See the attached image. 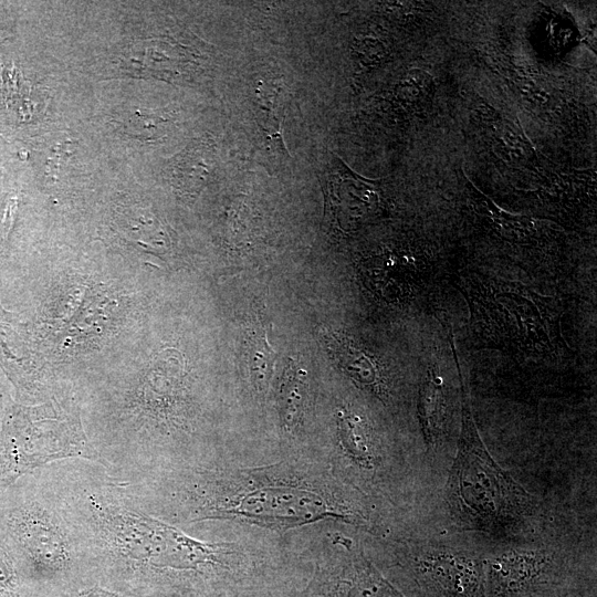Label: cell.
Returning <instances> with one entry per match:
<instances>
[{
  "label": "cell",
  "instance_id": "obj_13",
  "mask_svg": "<svg viewBox=\"0 0 597 597\" xmlns=\"http://www.w3.org/2000/svg\"><path fill=\"white\" fill-rule=\"evenodd\" d=\"M495 136L498 139V146L502 149L504 155L515 161L524 160L530 155V147L526 140L517 129L504 123H498L495 125Z\"/></svg>",
  "mask_w": 597,
  "mask_h": 597
},
{
  "label": "cell",
  "instance_id": "obj_12",
  "mask_svg": "<svg viewBox=\"0 0 597 597\" xmlns=\"http://www.w3.org/2000/svg\"><path fill=\"white\" fill-rule=\"evenodd\" d=\"M208 147L199 144L187 148L179 156L174 167L175 178L180 180V188L200 189L210 174V158L206 156Z\"/></svg>",
  "mask_w": 597,
  "mask_h": 597
},
{
  "label": "cell",
  "instance_id": "obj_11",
  "mask_svg": "<svg viewBox=\"0 0 597 597\" xmlns=\"http://www.w3.org/2000/svg\"><path fill=\"white\" fill-rule=\"evenodd\" d=\"M258 90V108L259 114H256V121L262 129L265 132L266 136L275 142L280 148L285 150L284 144L282 142L281 134V122L283 119L284 94L282 92V86L274 84L271 87H266L265 84L260 83Z\"/></svg>",
  "mask_w": 597,
  "mask_h": 597
},
{
  "label": "cell",
  "instance_id": "obj_7",
  "mask_svg": "<svg viewBox=\"0 0 597 597\" xmlns=\"http://www.w3.org/2000/svg\"><path fill=\"white\" fill-rule=\"evenodd\" d=\"M0 597H54L31 576L1 530Z\"/></svg>",
  "mask_w": 597,
  "mask_h": 597
},
{
  "label": "cell",
  "instance_id": "obj_14",
  "mask_svg": "<svg viewBox=\"0 0 597 597\" xmlns=\"http://www.w3.org/2000/svg\"><path fill=\"white\" fill-rule=\"evenodd\" d=\"M433 80L429 73L421 70H412L404 85L405 96L411 101H422L431 93Z\"/></svg>",
  "mask_w": 597,
  "mask_h": 597
},
{
  "label": "cell",
  "instance_id": "obj_9",
  "mask_svg": "<svg viewBox=\"0 0 597 597\" xmlns=\"http://www.w3.org/2000/svg\"><path fill=\"white\" fill-rule=\"evenodd\" d=\"M337 429L346 454L360 465L371 467L375 452L364 420L354 412L341 410L337 413Z\"/></svg>",
  "mask_w": 597,
  "mask_h": 597
},
{
  "label": "cell",
  "instance_id": "obj_3",
  "mask_svg": "<svg viewBox=\"0 0 597 597\" xmlns=\"http://www.w3.org/2000/svg\"><path fill=\"white\" fill-rule=\"evenodd\" d=\"M451 501L462 519L480 526H504L522 514L528 495L491 458L482 443L463 391L459 451L450 479Z\"/></svg>",
  "mask_w": 597,
  "mask_h": 597
},
{
  "label": "cell",
  "instance_id": "obj_1",
  "mask_svg": "<svg viewBox=\"0 0 597 597\" xmlns=\"http://www.w3.org/2000/svg\"><path fill=\"white\" fill-rule=\"evenodd\" d=\"M43 471L95 583L124 597H213L233 572L234 548L147 513L102 465L71 459Z\"/></svg>",
  "mask_w": 597,
  "mask_h": 597
},
{
  "label": "cell",
  "instance_id": "obj_15",
  "mask_svg": "<svg viewBox=\"0 0 597 597\" xmlns=\"http://www.w3.org/2000/svg\"><path fill=\"white\" fill-rule=\"evenodd\" d=\"M63 597H124L93 580L86 582Z\"/></svg>",
  "mask_w": 597,
  "mask_h": 597
},
{
  "label": "cell",
  "instance_id": "obj_6",
  "mask_svg": "<svg viewBox=\"0 0 597 597\" xmlns=\"http://www.w3.org/2000/svg\"><path fill=\"white\" fill-rule=\"evenodd\" d=\"M325 208L343 228L369 214L378 205L379 195L370 180L350 170L334 157L322 179Z\"/></svg>",
  "mask_w": 597,
  "mask_h": 597
},
{
  "label": "cell",
  "instance_id": "obj_8",
  "mask_svg": "<svg viewBox=\"0 0 597 597\" xmlns=\"http://www.w3.org/2000/svg\"><path fill=\"white\" fill-rule=\"evenodd\" d=\"M307 374L291 360L286 365L279 389L277 405L283 428L296 429L303 419L307 401Z\"/></svg>",
  "mask_w": 597,
  "mask_h": 597
},
{
  "label": "cell",
  "instance_id": "obj_2",
  "mask_svg": "<svg viewBox=\"0 0 597 597\" xmlns=\"http://www.w3.org/2000/svg\"><path fill=\"white\" fill-rule=\"evenodd\" d=\"M0 530L54 597L93 580L80 538L42 468L0 488Z\"/></svg>",
  "mask_w": 597,
  "mask_h": 597
},
{
  "label": "cell",
  "instance_id": "obj_10",
  "mask_svg": "<svg viewBox=\"0 0 597 597\" xmlns=\"http://www.w3.org/2000/svg\"><path fill=\"white\" fill-rule=\"evenodd\" d=\"M419 416L428 443L440 437L446 418V398L441 380L430 373L425 380L419 397Z\"/></svg>",
  "mask_w": 597,
  "mask_h": 597
},
{
  "label": "cell",
  "instance_id": "obj_5",
  "mask_svg": "<svg viewBox=\"0 0 597 597\" xmlns=\"http://www.w3.org/2000/svg\"><path fill=\"white\" fill-rule=\"evenodd\" d=\"M343 549L317 562L313 576L296 597H406L344 536Z\"/></svg>",
  "mask_w": 597,
  "mask_h": 597
},
{
  "label": "cell",
  "instance_id": "obj_16",
  "mask_svg": "<svg viewBox=\"0 0 597 597\" xmlns=\"http://www.w3.org/2000/svg\"><path fill=\"white\" fill-rule=\"evenodd\" d=\"M521 92L531 100L533 103L536 104H546L548 96L546 92L542 91L541 87H537L533 83H524L521 85Z\"/></svg>",
  "mask_w": 597,
  "mask_h": 597
},
{
  "label": "cell",
  "instance_id": "obj_4",
  "mask_svg": "<svg viewBox=\"0 0 597 597\" xmlns=\"http://www.w3.org/2000/svg\"><path fill=\"white\" fill-rule=\"evenodd\" d=\"M36 415L28 437H11L0 443V488L57 461L84 459L97 463L76 405L53 399Z\"/></svg>",
  "mask_w": 597,
  "mask_h": 597
}]
</instances>
